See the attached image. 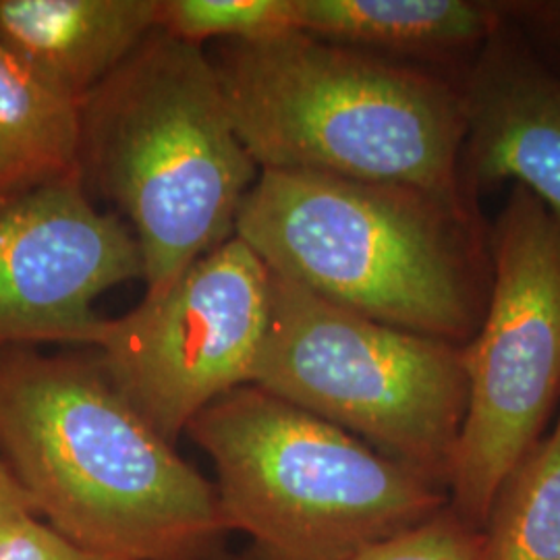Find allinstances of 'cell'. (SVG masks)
<instances>
[{"instance_id":"1","label":"cell","mask_w":560,"mask_h":560,"mask_svg":"<svg viewBox=\"0 0 560 560\" xmlns=\"http://www.w3.org/2000/svg\"><path fill=\"white\" fill-rule=\"evenodd\" d=\"M0 455L34 513L122 560H226L214 481L141 416L94 358L0 351Z\"/></svg>"},{"instance_id":"2","label":"cell","mask_w":560,"mask_h":560,"mask_svg":"<svg viewBox=\"0 0 560 560\" xmlns=\"http://www.w3.org/2000/svg\"><path fill=\"white\" fill-rule=\"evenodd\" d=\"M235 235L272 275L322 300L460 347L492 291L478 206L416 187L260 171Z\"/></svg>"},{"instance_id":"3","label":"cell","mask_w":560,"mask_h":560,"mask_svg":"<svg viewBox=\"0 0 560 560\" xmlns=\"http://www.w3.org/2000/svg\"><path fill=\"white\" fill-rule=\"evenodd\" d=\"M210 59L260 171L405 185L467 201L457 179L459 78L300 30L221 42Z\"/></svg>"},{"instance_id":"4","label":"cell","mask_w":560,"mask_h":560,"mask_svg":"<svg viewBox=\"0 0 560 560\" xmlns=\"http://www.w3.org/2000/svg\"><path fill=\"white\" fill-rule=\"evenodd\" d=\"M81 177L119 208L140 247L143 300L235 237L260 168L241 143L214 62L154 30L81 101Z\"/></svg>"},{"instance_id":"5","label":"cell","mask_w":560,"mask_h":560,"mask_svg":"<svg viewBox=\"0 0 560 560\" xmlns=\"http://www.w3.org/2000/svg\"><path fill=\"white\" fill-rule=\"evenodd\" d=\"M185 434L214 465L229 534L247 538L237 560H355L448 504L411 467L256 384Z\"/></svg>"},{"instance_id":"6","label":"cell","mask_w":560,"mask_h":560,"mask_svg":"<svg viewBox=\"0 0 560 560\" xmlns=\"http://www.w3.org/2000/svg\"><path fill=\"white\" fill-rule=\"evenodd\" d=\"M252 384L448 494L469 397L460 345L365 318L272 275L270 326Z\"/></svg>"},{"instance_id":"7","label":"cell","mask_w":560,"mask_h":560,"mask_svg":"<svg viewBox=\"0 0 560 560\" xmlns=\"http://www.w3.org/2000/svg\"><path fill=\"white\" fill-rule=\"evenodd\" d=\"M488 235L492 291L463 347L469 397L448 486V506L478 527L560 405V221L513 185Z\"/></svg>"},{"instance_id":"8","label":"cell","mask_w":560,"mask_h":560,"mask_svg":"<svg viewBox=\"0 0 560 560\" xmlns=\"http://www.w3.org/2000/svg\"><path fill=\"white\" fill-rule=\"evenodd\" d=\"M272 272L237 235L161 298L106 322L96 360L168 442L222 395L252 384L270 326Z\"/></svg>"},{"instance_id":"9","label":"cell","mask_w":560,"mask_h":560,"mask_svg":"<svg viewBox=\"0 0 560 560\" xmlns=\"http://www.w3.org/2000/svg\"><path fill=\"white\" fill-rule=\"evenodd\" d=\"M131 280H143L138 241L81 175L0 196V351L96 347L108 322L96 301Z\"/></svg>"},{"instance_id":"10","label":"cell","mask_w":560,"mask_h":560,"mask_svg":"<svg viewBox=\"0 0 560 560\" xmlns=\"http://www.w3.org/2000/svg\"><path fill=\"white\" fill-rule=\"evenodd\" d=\"M460 196L478 206L513 183L560 221V71L506 20L459 75Z\"/></svg>"},{"instance_id":"11","label":"cell","mask_w":560,"mask_h":560,"mask_svg":"<svg viewBox=\"0 0 560 560\" xmlns=\"http://www.w3.org/2000/svg\"><path fill=\"white\" fill-rule=\"evenodd\" d=\"M159 0H0V46L83 101L156 30Z\"/></svg>"},{"instance_id":"12","label":"cell","mask_w":560,"mask_h":560,"mask_svg":"<svg viewBox=\"0 0 560 560\" xmlns=\"http://www.w3.org/2000/svg\"><path fill=\"white\" fill-rule=\"evenodd\" d=\"M298 30L459 78L506 21L502 2L295 0Z\"/></svg>"},{"instance_id":"13","label":"cell","mask_w":560,"mask_h":560,"mask_svg":"<svg viewBox=\"0 0 560 560\" xmlns=\"http://www.w3.org/2000/svg\"><path fill=\"white\" fill-rule=\"evenodd\" d=\"M81 104L0 46V196L81 175Z\"/></svg>"},{"instance_id":"14","label":"cell","mask_w":560,"mask_h":560,"mask_svg":"<svg viewBox=\"0 0 560 560\" xmlns=\"http://www.w3.org/2000/svg\"><path fill=\"white\" fill-rule=\"evenodd\" d=\"M481 532L483 560H560V405L552 430L502 481Z\"/></svg>"},{"instance_id":"15","label":"cell","mask_w":560,"mask_h":560,"mask_svg":"<svg viewBox=\"0 0 560 560\" xmlns=\"http://www.w3.org/2000/svg\"><path fill=\"white\" fill-rule=\"evenodd\" d=\"M156 27L200 46L264 40L298 30L295 0H159Z\"/></svg>"},{"instance_id":"16","label":"cell","mask_w":560,"mask_h":560,"mask_svg":"<svg viewBox=\"0 0 560 560\" xmlns=\"http://www.w3.org/2000/svg\"><path fill=\"white\" fill-rule=\"evenodd\" d=\"M355 560H483V532L448 504Z\"/></svg>"},{"instance_id":"17","label":"cell","mask_w":560,"mask_h":560,"mask_svg":"<svg viewBox=\"0 0 560 560\" xmlns=\"http://www.w3.org/2000/svg\"><path fill=\"white\" fill-rule=\"evenodd\" d=\"M0 560H122L90 550L25 511L0 527Z\"/></svg>"},{"instance_id":"18","label":"cell","mask_w":560,"mask_h":560,"mask_svg":"<svg viewBox=\"0 0 560 560\" xmlns=\"http://www.w3.org/2000/svg\"><path fill=\"white\" fill-rule=\"evenodd\" d=\"M504 15L515 23L544 59L560 71V0L502 2Z\"/></svg>"},{"instance_id":"19","label":"cell","mask_w":560,"mask_h":560,"mask_svg":"<svg viewBox=\"0 0 560 560\" xmlns=\"http://www.w3.org/2000/svg\"><path fill=\"white\" fill-rule=\"evenodd\" d=\"M25 511L34 513V506L27 499L25 490L21 488L15 474L11 471V467L0 455V527L11 517L25 513Z\"/></svg>"}]
</instances>
